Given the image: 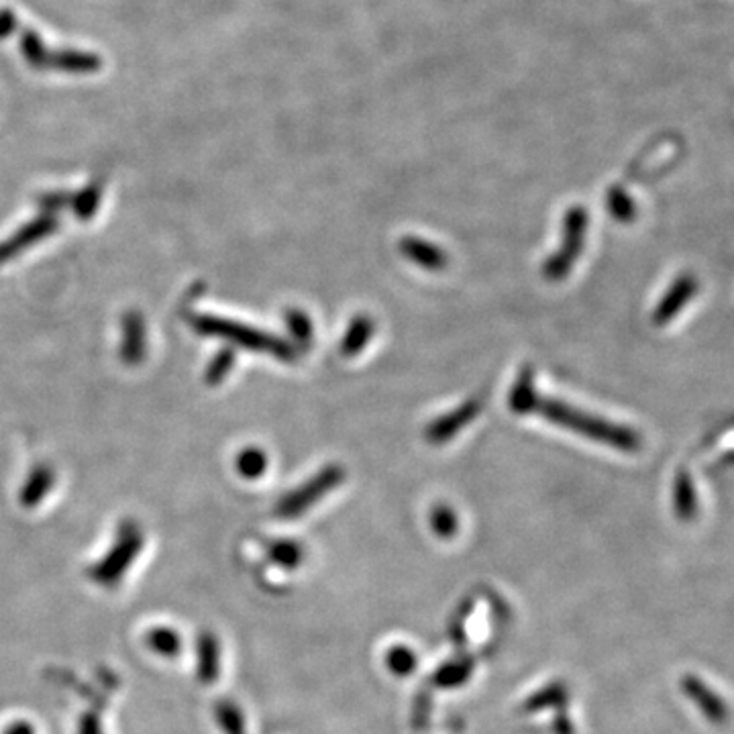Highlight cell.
<instances>
[{"mask_svg": "<svg viewBox=\"0 0 734 734\" xmlns=\"http://www.w3.org/2000/svg\"><path fill=\"white\" fill-rule=\"evenodd\" d=\"M531 412H537L541 416H545L547 421L569 429L573 433H578L582 437H588L596 443H604L608 447H614L618 451H639L641 449V437L639 433L626 429V427H618L610 421H604V418H598L594 414L582 412L578 408H573L565 402L553 400V398H543L537 394Z\"/></svg>", "mask_w": 734, "mask_h": 734, "instance_id": "6da1fadb", "label": "cell"}, {"mask_svg": "<svg viewBox=\"0 0 734 734\" xmlns=\"http://www.w3.org/2000/svg\"><path fill=\"white\" fill-rule=\"evenodd\" d=\"M588 213L584 211L582 206H573L569 208V213L565 215V225H563V245L557 253H553L547 264L543 268L545 276L549 280H563L569 270L573 268L575 259L580 257L582 249H584V239H586V231H588Z\"/></svg>", "mask_w": 734, "mask_h": 734, "instance_id": "7a4b0ae2", "label": "cell"}, {"mask_svg": "<svg viewBox=\"0 0 734 734\" xmlns=\"http://www.w3.org/2000/svg\"><path fill=\"white\" fill-rule=\"evenodd\" d=\"M196 329L200 333H215V335H225V337H231L235 339L239 345H245L249 349H255V351H266V353H272L284 361H290L294 357V349L280 341V339H274L272 335L268 333H261V331H253V329H247V327H239V325H233V323H225V321H217V319H200L196 323Z\"/></svg>", "mask_w": 734, "mask_h": 734, "instance_id": "3957f363", "label": "cell"}, {"mask_svg": "<svg viewBox=\"0 0 734 734\" xmlns=\"http://www.w3.org/2000/svg\"><path fill=\"white\" fill-rule=\"evenodd\" d=\"M345 478L343 469L337 465H329L325 467L321 474L310 480L308 484H304L300 490L288 494L280 506H278V514L284 518H292V516H300L306 508H310L314 502L321 500L325 494H329L337 484H341V480Z\"/></svg>", "mask_w": 734, "mask_h": 734, "instance_id": "277c9868", "label": "cell"}, {"mask_svg": "<svg viewBox=\"0 0 734 734\" xmlns=\"http://www.w3.org/2000/svg\"><path fill=\"white\" fill-rule=\"evenodd\" d=\"M141 547V535L133 527H127V531L121 535V545L111 551V555L104 559L98 567H94V580L102 584H113L125 573V567L135 559V553Z\"/></svg>", "mask_w": 734, "mask_h": 734, "instance_id": "5b68a950", "label": "cell"}, {"mask_svg": "<svg viewBox=\"0 0 734 734\" xmlns=\"http://www.w3.org/2000/svg\"><path fill=\"white\" fill-rule=\"evenodd\" d=\"M482 410V402L480 400H469L465 404H461L459 408L447 412L445 416H439L435 418V421L429 425L427 429V439L431 443H447L449 439H453L469 421H474V418L480 414Z\"/></svg>", "mask_w": 734, "mask_h": 734, "instance_id": "8992f818", "label": "cell"}, {"mask_svg": "<svg viewBox=\"0 0 734 734\" xmlns=\"http://www.w3.org/2000/svg\"><path fill=\"white\" fill-rule=\"evenodd\" d=\"M102 68V58L82 49H49L45 70L64 74H96Z\"/></svg>", "mask_w": 734, "mask_h": 734, "instance_id": "52a82bcc", "label": "cell"}, {"mask_svg": "<svg viewBox=\"0 0 734 734\" xmlns=\"http://www.w3.org/2000/svg\"><path fill=\"white\" fill-rule=\"evenodd\" d=\"M698 290V282L694 280V276H679L675 280V284L667 290V294L661 298V302L657 304L655 312H653V323L657 327H663L667 325L669 321H673L677 314L681 312V308H684L696 294Z\"/></svg>", "mask_w": 734, "mask_h": 734, "instance_id": "ba28073f", "label": "cell"}, {"mask_svg": "<svg viewBox=\"0 0 734 734\" xmlns=\"http://www.w3.org/2000/svg\"><path fill=\"white\" fill-rule=\"evenodd\" d=\"M400 253L410 259L412 264L418 268H425L431 272L443 270L447 266V253L433 245L431 241H425L421 237H404L400 239Z\"/></svg>", "mask_w": 734, "mask_h": 734, "instance_id": "9c48e42d", "label": "cell"}, {"mask_svg": "<svg viewBox=\"0 0 734 734\" xmlns=\"http://www.w3.org/2000/svg\"><path fill=\"white\" fill-rule=\"evenodd\" d=\"M681 690H684V694H688L694 704L708 716V720L720 724L726 720L728 716V710L724 706V702L706 688V684H702V681L694 675H686L681 677Z\"/></svg>", "mask_w": 734, "mask_h": 734, "instance_id": "30bf717a", "label": "cell"}, {"mask_svg": "<svg viewBox=\"0 0 734 734\" xmlns=\"http://www.w3.org/2000/svg\"><path fill=\"white\" fill-rule=\"evenodd\" d=\"M56 227H58V221L51 219V217H41L35 223L27 225L23 231H19L15 237H11L7 243L0 245V264H3L5 259L13 257L15 253H19L21 249H25L29 243H35V241L43 239L45 235L54 233Z\"/></svg>", "mask_w": 734, "mask_h": 734, "instance_id": "8fae6325", "label": "cell"}, {"mask_svg": "<svg viewBox=\"0 0 734 734\" xmlns=\"http://www.w3.org/2000/svg\"><path fill=\"white\" fill-rule=\"evenodd\" d=\"M372 335H374L372 319H367V317H363V314H359V317H355L351 321V325H349V329H347V333L341 341V353L345 357L359 355L365 349V345L370 343Z\"/></svg>", "mask_w": 734, "mask_h": 734, "instance_id": "7c38bea8", "label": "cell"}, {"mask_svg": "<svg viewBox=\"0 0 734 734\" xmlns=\"http://www.w3.org/2000/svg\"><path fill=\"white\" fill-rule=\"evenodd\" d=\"M673 500H675V512L681 520H690L694 518L696 510H698V504H696V492H694V484H692V478L688 471L681 469L677 474V480H675V494H673Z\"/></svg>", "mask_w": 734, "mask_h": 734, "instance_id": "4fadbf2b", "label": "cell"}, {"mask_svg": "<svg viewBox=\"0 0 734 734\" xmlns=\"http://www.w3.org/2000/svg\"><path fill=\"white\" fill-rule=\"evenodd\" d=\"M535 398H537V390H535V384H533V374H531L529 367H524V370L520 372V378H518L516 386L512 388L510 408L516 414H529L531 408H533Z\"/></svg>", "mask_w": 734, "mask_h": 734, "instance_id": "5bb4252c", "label": "cell"}, {"mask_svg": "<svg viewBox=\"0 0 734 734\" xmlns=\"http://www.w3.org/2000/svg\"><path fill=\"white\" fill-rule=\"evenodd\" d=\"M47 54H49V47L43 43V39L39 37L37 31L25 29L21 33V56L27 62L29 68L45 70Z\"/></svg>", "mask_w": 734, "mask_h": 734, "instance_id": "9a60e30c", "label": "cell"}, {"mask_svg": "<svg viewBox=\"0 0 734 734\" xmlns=\"http://www.w3.org/2000/svg\"><path fill=\"white\" fill-rule=\"evenodd\" d=\"M141 353H143V323L137 314H129L125 319L123 357L127 363H137Z\"/></svg>", "mask_w": 734, "mask_h": 734, "instance_id": "2e32d148", "label": "cell"}, {"mask_svg": "<svg viewBox=\"0 0 734 734\" xmlns=\"http://www.w3.org/2000/svg\"><path fill=\"white\" fill-rule=\"evenodd\" d=\"M219 675V645L213 635L200 639V679L211 681Z\"/></svg>", "mask_w": 734, "mask_h": 734, "instance_id": "e0dca14e", "label": "cell"}, {"mask_svg": "<svg viewBox=\"0 0 734 734\" xmlns=\"http://www.w3.org/2000/svg\"><path fill=\"white\" fill-rule=\"evenodd\" d=\"M147 643L155 653L166 655V657L178 655V649L182 645L180 637L174 631H170V628H153L147 637Z\"/></svg>", "mask_w": 734, "mask_h": 734, "instance_id": "ac0fdd59", "label": "cell"}, {"mask_svg": "<svg viewBox=\"0 0 734 734\" xmlns=\"http://www.w3.org/2000/svg\"><path fill=\"white\" fill-rule=\"evenodd\" d=\"M266 465H268L266 453L259 451V449H247L237 459V467L241 471V476L251 478V480L253 478H259V476H264Z\"/></svg>", "mask_w": 734, "mask_h": 734, "instance_id": "d6986e66", "label": "cell"}, {"mask_svg": "<svg viewBox=\"0 0 734 734\" xmlns=\"http://www.w3.org/2000/svg\"><path fill=\"white\" fill-rule=\"evenodd\" d=\"M431 527L443 539L453 537L455 531H457V527H459L455 512L449 506H437L433 510V514H431Z\"/></svg>", "mask_w": 734, "mask_h": 734, "instance_id": "ffe728a7", "label": "cell"}, {"mask_svg": "<svg viewBox=\"0 0 734 734\" xmlns=\"http://www.w3.org/2000/svg\"><path fill=\"white\" fill-rule=\"evenodd\" d=\"M51 482H54V476H51V471H47V469H39V471H35V476H33V478L27 482V486H25L23 502H25L27 506L37 504V502L43 498V494L47 492V488L51 486Z\"/></svg>", "mask_w": 734, "mask_h": 734, "instance_id": "44dd1931", "label": "cell"}, {"mask_svg": "<svg viewBox=\"0 0 734 734\" xmlns=\"http://www.w3.org/2000/svg\"><path fill=\"white\" fill-rule=\"evenodd\" d=\"M608 206H610V213L614 219L622 221V223H628L635 219V204L633 200L628 198L624 192H618V190H612L610 192V198H608Z\"/></svg>", "mask_w": 734, "mask_h": 734, "instance_id": "7402d4cb", "label": "cell"}, {"mask_svg": "<svg viewBox=\"0 0 734 734\" xmlns=\"http://www.w3.org/2000/svg\"><path fill=\"white\" fill-rule=\"evenodd\" d=\"M286 321H288V327H290V333L294 335V339L300 345H308V341L312 339V323H310V319L306 317V314L300 312V310H288Z\"/></svg>", "mask_w": 734, "mask_h": 734, "instance_id": "603a6c76", "label": "cell"}, {"mask_svg": "<svg viewBox=\"0 0 734 734\" xmlns=\"http://www.w3.org/2000/svg\"><path fill=\"white\" fill-rule=\"evenodd\" d=\"M386 663L390 667L392 673L396 675H408L414 671V665H416V657L410 649L406 647H394L388 657H386Z\"/></svg>", "mask_w": 734, "mask_h": 734, "instance_id": "cb8c5ba5", "label": "cell"}, {"mask_svg": "<svg viewBox=\"0 0 734 734\" xmlns=\"http://www.w3.org/2000/svg\"><path fill=\"white\" fill-rule=\"evenodd\" d=\"M100 202V186L98 184H90L84 192H80V196L74 200V208L76 215L80 219H90L96 211V206Z\"/></svg>", "mask_w": 734, "mask_h": 734, "instance_id": "d4e9b609", "label": "cell"}, {"mask_svg": "<svg viewBox=\"0 0 734 734\" xmlns=\"http://www.w3.org/2000/svg\"><path fill=\"white\" fill-rule=\"evenodd\" d=\"M270 555L284 567H296L302 561V549L298 543L280 541L270 547Z\"/></svg>", "mask_w": 734, "mask_h": 734, "instance_id": "484cf974", "label": "cell"}, {"mask_svg": "<svg viewBox=\"0 0 734 734\" xmlns=\"http://www.w3.org/2000/svg\"><path fill=\"white\" fill-rule=\"evenodd\" d=\"M471 671V663H453V665H447L445 669H441L435 677V684L437 686H443V688H453L457 684H461L463 679H467Z\"/></svg>", "mask_w": 734, "mask_h": 734, "instance_id": "4316f807", "label": "cell"}, {"mask_svg": "<svg viewBox=\"0 0 734 734\" xmlns=\"http://www.w3.org/2000/svg\"><path fill=\"white\" fill-rule=\"evenodd\" d=\"M565 700V690L557 684V686H551L539 694H535L529 702H527V712L531 710H541V708H547V706H555L557 702H563Z\"/></svg>", "mask_w": 734, "mask_h": 734, "instance_id": "83f0119b", "label": "cell"}, {"mask_svg": "<svg viewBox=\"0 0 734 734\" xmlns=\"http://www.w3.org/2000/svg\"><path fill=\"white\" fill-rule=\"evenodd\" d=\"M233 357H235V353L233 351H229V349H225V351H221L219 355H217V359H213V363H211V367H208V374H206V380L208 382H211V384H219L225 376H227V372L231 370V365H233Z\"/></svg>", "mask_w": 734, "mask_h": 734, "instance_id": "f1b7e54d", "label": "cell"}, {"mask_svg": "<svg viewBox=\"0 0 734 734\" xmlns=\"http://www.w3.org/2000/svg\"><path fill=\"white\" fill-rule=\"evenodd\" d=\"M217 714H219V722L223 724L227 734H243V718H241V712L237 710V706L221 704L217 708Z\"/></svg>", "mask_w": 734, "mask_h": 734, "instance_id": "f546056e", "label": "cell"}, {"mask_svg": "<svg viewBox=\"0 0 734 734\" xmlns=\"http://www.w3.org/2000/svg\"><path fill=\"white\" fill-rule=\"evenodd\" d=\"M21 29L17 15L11 9H0V41L13 37Z\"/></svg>", "mask_w": 734, "mask_h": 734, "instance_id": "4dcf8cb0", "label": "cell"}, {"mask_svg": "<svg viewBox=\"0 0 734 734\" xmlns=\"http://www.w3.org/2000/svg\"><path fill=\"white\" fill-rule=\"evenodd\" d=\"M41 206H43V211L47 213H54V211H58V208L60 206H64L68 200H66V196L64 194H51V196H43L41 200Z\"/></svg>", "mask_w": 734, "mask_h": 734, "instance_id": "1f68e13d", "label": "cell"}, {"mask_svg": "<svg viewBox=\"0 0 734 734\" xmlns=\"http://www.w3.org/2000/svg\"><path fill=\"white\" fill-rule=\"evenodd\" d=\"M7 734H33V732H31V726H29V724L19 722V724H13V726L7 730Z\"/></svg>", "mask_w": 734, "mask_h": 734, "instance_id": "d6a6232c", "label": "cell"}]
</instances>
